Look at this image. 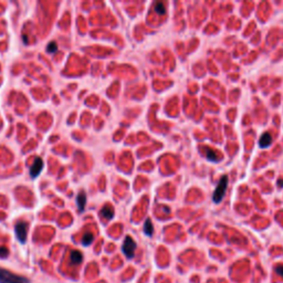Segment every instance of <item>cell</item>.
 I'll return each mask as SVG.
<instances>
[{"mask_svg":"<svg viewBox=\"0 0 283 283\" xmlns=\"http://www.w3.org/2000/svg\"><path fill=\"white\" fill-rule=\"evenodd\" d=\"M28 228H29V225H28V222H26V221H19V222H17L16 226H14L16 236L21 243H25V242L27 241Z\"/></svg>","mask_w":283,"mask_h":283,"instance_id":"obj_3","label":"cell"},{"mask_svg":"<svg viewBox=\"0 0 283 283\" xmlns=\"http://www.w3.org/2000/svg\"><path fill=\"white\" fill-rule=\"evenodd\" d=\"M77 208H79V211L82 212L85 208V203H86V195L84 191H80V194L77 195Z\"/></svg>","mask_w":283,"mask_h":283,"instance_id":"obj_8","label":"cell"},{"mask_svg":"<svg viewBox=\"0 0 283 283\" xmlns=\"http://www.w3.org/2000/svg\"><path fill=\"white\" fill-rule=\"evenodd\" d=\"M23 40H25V42L27 43V37H26V36H23Z\"/></svg>","mask_w":283,"mask_h":283,"instance_id":"obj_17","label":"cell"},{"mask_svg":"<svg viewBox=\"0 0 283 283\" xmlns=\"http://www.w3.org/2000/svg\"><path fill=\"white\" fill-rule=\"evenodd\" d=\"M42 168H43V160L40 158V157H36L34 158V162H33L32 166H31L30 169V176L32 178H36L39 174L41 173Z\"/></svg>","mask_w":283,"mask_h":283,"instance_id":"obj_5","label":"cell"},{"mask_svg":"<svg viewBox=\"0 0 283 283\" xmlns=\"http://www.w3.org/2000/svg\"><path fill=\"white\" fill-rule=\"evenodd\" d=\"M275 272L278 273L279 275H281V277H283V265H278L275 268Z\"/></svg>","mask_w":283,"mask_h":283,"instance_id":"obj_16","label":"cell"},{"mask_svg":"<svg viewBox=\"0 0 283 283\" xmlns=\"http://www.w3.org/2000/svg\"><path fill=\"white\" fill-rule=\"evenodd\" d=\"M47 50L49 51V52L54 53L55 51L58 50V45H57V43H55V42H51V43L49 44V47L47 48Z\"/></svg>","mask_w":283,"mask_h":283,"instance_id":"obj_14","label":"cell"},{"mask_svg":"<svg viewBox=\"0 0 283 283\" xmlns=\"http://www.w3.org/2000/svg\"><path fill=\"white\" fill-rule=\"evenodd\" d=\"M205 155H206V157H207V159L208 160H211V162H214V163H217V162H219V154H218L217 151H214V149H207L206 151H205Z\"/></svg>","mask_w":283,"mask_h":283,"instance_id":"obj_10","label":"cell"},{"mask_svg":"<svg viewBox=\"0 0 283 283\" xmlns=\"http://www.w3.org/2000/svg\"><path fill=\"white\" fill-rule=\"evenodd\" d=\"M153 231H154V227H153V223H151V219L146 220L145 225H144V232H145L147 236L151 237L153 234Z\"/></svg>","mask_w":283,"mask_h":283,"instance_id":"obj_11","label":"cell"},{"mask_svg":"<svg viewBox=\"0 0 283 283\" xmlns=\"http://www.w3.org/2000/svg\"><path fill=\"white\" fill-rule=\"evenodd\" d=\"M227 186H228V177H221V179L218 183V186L214 189V196H212V200L214 203L220 202L223 199V196H225L226 190H227Z\"/></svg>","mask_w":283,"mask_h":283,"instance_id":"obj_2","label":"cell"},{"mask_svg":"<svg viewBox=\"0 0 283 283\" xmlns=\"http://www.w3.org/2000/svg\"><path fill=\"white\" fill-rule=\"evenodd\" d=\"M122 250H123L124 254L126 256V258L132 259L135 254V250H136V242L133 240L132 237L127 236L124 240L123 247H122Z\"/></svg>","mask_w":283,"mask_h":283,"instance_id":"obj_4","label":"cell"},{"mask_svg":"<svg viewBox=\"0 0 283 283\" xmlns=\"http://www.w3.org/2000/svg\"><path fill=\"white\" fill-rule=\"evenodd\" d=\"M100 214H101V217H103L105 220H110L113 218V216H114V208H113L111 205H105L103 208H102L101 212H100Z\"/></svg>","mask_w":283,"mask_h":283,"instance_id":"obj_6","label":"cell"},{"mask_svg":"<svg viewBox=\"0 0 283 283\" xmlns=\"http://www.w3.org/2000/svg\"><path fill=\"white\" fill-rule=\"evenodd\" d=\"M0 283H31L26 277H21L9 270L0 268Z\"/></svg>","mask_w":283,"mask_h":283,"instance_id":"obj_1","label":"cell"},{"mask_svg":"<svg viewBox=\"0 0 283 283\" xmlns=\"http://www.w3.org/2000/svg\"><path fill=\"white\" fill-rule=\"evenodd\" d=\"M9 254V250L6 247H1L0 248V258H6L8 257Z\"/></svg>","mask_w":283,"mask_h":283,"instance_id":"obj_15","label":"cell"},{"mask_svg":"<svg viewBox=\"0 0 283 283\" xmlns=\"http://www.w3.org/2000/svg\"><path fill=\"white\" fill-rule=\"evenodd\" d=\"M155 11H156L158 14H164L166 12V9H165V5L163 2H156V5H155Z\"/></svg>","mask_w":283,"mask_h":283,"instance_id":"obj_13","label":"cell"},{"mask_svg":"<svg viewBox=\"0 0 283 283\" xmlns=\"http://www.w3.org/2000/svg\"><path fill=\"white\" fill-rule=\"evenodd\" d=\"M82 253L80 251H72L71 254H70V260H71L72 264H80L82 262Z\"/></svg>","mask_w":283,"mask_h":283,"instance_id":"obj_9","label":"cell"},{"mask_svg":"<svg viewBox=\"0 0 283 283\" xmlns=\"http://www.w3.org/2000/svg\"><path fill=\"white\" fill-rule=\"evenodd\" d=\"M93 234H91V232H86L85 234H84V237H83V240H82V243L83 246H90L92 243V241H93Z\"/></svg>","mask_w":283,"mask_h":283,"instance_id":"obj_12","label":"cell"},{"mask_svg":"<svg viewBox=\"0 0 283 283\" xmlns=\"http://www.w3.org/2000/svg\"><path fill=\"white\" fill-rule=\"evenodd\" d=\"M271 144H272V136H271V134L270 133H264L261 136V138H260V140H259L260 147L261 148H267Z\"/></svg>","mask_w":283,"mask_h":283,"instance_id":"obj_7","label":"cell"}]
</instances>
